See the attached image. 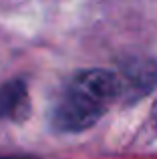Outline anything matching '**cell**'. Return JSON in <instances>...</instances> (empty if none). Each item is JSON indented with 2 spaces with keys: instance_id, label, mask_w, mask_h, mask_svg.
Masks as SVG:
<instances>
[{
  "instance_id": "obj_1",
  "label": "cell",
  "mask_w": 157,
  "mask_h": 159,
  "mask_svg": "<svg viewBox=\"0 0 157 159\" xmlns=\"http://www.w3.org/2000/svg\"><path fill=\"white\" fill-rule=\"evenodd\" d=\"M121 97L117 73L89 69L77 73L51 111V125L61 133H78L93 127Z\"/></svg>"
},
{
  "instance_id": "obj_2",
  "label": "cell",
  "mask_w": 157,
  "mask_h": 159,
  "mask_svg": "<svg viewBox=\"0 0 157 159\" xmlns=\"http://www.w3.org/2000/svg\"><path fill=\"white\" fill-rule=\"evenodd\" d=\"M117 79L121 87L119 99H127L129 103L143 99L157 87V61L145 57H133L129 61H123Z\"/></svg>"
},
{
  "instance_id": "obj_3",
  "label": "cell",
  "mask_w": 157,
  "mask_h": 159,
  "mask_svg": "<svg viewBox=\"0 0 157 159\" xmlns=\"http://www.w3.org/2000/svg\"><path fill=\"white\" fill-rule=\"evenodd\" d=\"M30 113V97L24 81L14 79L0 87V121L20 123Z\"/></svg>"
},
{
  "instance_id": "obj_4",
  "label": "cell",
  "mask_w": 157,
  "mask_h": 159,
  "mask_svg": "<svg viewBox=\"0 0 157 159\" xmlns=\"http://www.w3.org/2000/svg\"><path fill=\"white\" fill-rule=\"evenodd\" d=\"M151 123H153V127L157 129V101L153 103V107H151Z\"/></svg>"
},
{
  "instance_id": "obj_5",
  "label": "cell",
  "mask_w": 157,
  "mask_h": 159,
  "mask_svg": "<svg viewBox=\"0 0 157 159\" xmlns=\"http://www.w3.org/2000/svg\"><path fill=\"white\" fill-rule=\"evenodd\" d=\"M0 159H36L30 155H0Z\"/></svg>"
}]
</instances>
